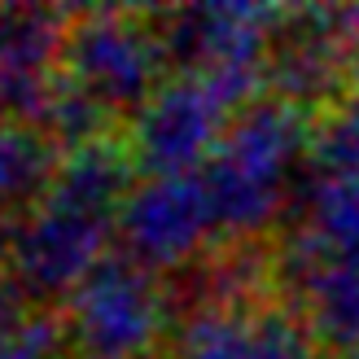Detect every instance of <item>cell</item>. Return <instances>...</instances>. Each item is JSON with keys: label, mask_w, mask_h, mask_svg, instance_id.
Here are the masks:
<instances>
[{"label": "cell", "mask_w": 359, "mask_h": 359, "mask_svg": "<svg viewBox=\"0 0 359 359\" xmlns=\"http://www.w3.org/2000/svg\"><path fill=\"white\" fill-rule=\"evenodd\" d=\"M280 123H255L245 136H241V149L232 158H241V167L250 171H276V158H280ZM219 202L228 206V215H250L245 206H263V184H255V175L245 180H219Z\"/></svg>", "instance_id": "cell-2"}, {"label": "cell", "mask_w": 359, "mask_h": 359, "mask_svg": "<svg viewBox=\"0 0 359 359\" xmlns=\"http://www.w3.org/2000/svg\"><path fill=\"white\" fill-rule=\"evenodd\" d=\"M88 66H97V88H105V93H132V83L140 75V53L136 44H128L118 31H101L93 40V57H88Z\"/></svg>", "instance_id": "cell-5"}, {"label": "cell", "mask_w": 359, "mask_h": 359, "mask_svg": "<svg viewBox=\"0 0 359 359\" xmlns=\"http://www.w3.org/2000/svg\"><path fill=\"white\" fill-rule=\"evenodd\" d=\"M193 197L189 189H158L145 197V210L136 215V228H140V237L149 241V250H171L180 241H189L193 237Z\"/></svg>", "instance_id": "cell-3"}, {"label": "cell", "mask_w": 359, "mask_h": 359, "mask_svg": "<svg viewBox=\"0 0 359 359\" xmlns=\"http://www.w3.org/2000/svg\"><path fill=\"white\" fill-rule=\"evenodd\" d=\"M149 333V302L128 276H101L83 298V346L105 359H123Z\"/></svg>", "instance_id": "cell-1"}, {"label": "cell", "mask_w": 359, "mask_h": 359, "mask_svg": "<svg viewBox=\"0 0 359 359\" xmlns=\"http://www.w3.org/2000/svg\"><path fill=\"white\" fill-rule=\"evenodd\" d=\"M175 136H184L189 154L197 145V136H202V123H197V101L189 93L167 97L163 110H158L154 123H149V154L158 158V163H180V140Z\"/></svg>", "instance_id": "cell-4"}]
</instances>
